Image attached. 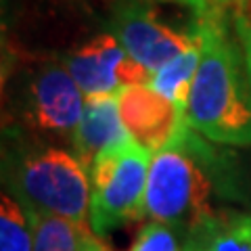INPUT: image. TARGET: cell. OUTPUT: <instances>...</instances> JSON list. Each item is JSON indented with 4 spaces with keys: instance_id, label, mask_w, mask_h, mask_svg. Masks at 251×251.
Instances as JSON below:
<instances>
[{
    "instance_id": "6da1fadb",
    "label": "cell",
    "mask_w": 251,
    "mask_h": 251,
    "mask_svg": "<svg viewBox=\"0 0 251 251\" xmlns=\"http://www.w3.org/2000/svg\"><path fill=\"white\" fill-rule=\"evenodd\" d=\"M201 61L188 97L186 117L203 138L226 147L251 145V82L245 57L226 31L220 11L197 17Z\"/></svg>"
},
{
    "instance_id": "7a4b0ae2",
    "label": "cell",
    "mask_w": 251,
    "mask_h": 251,
    "mask_svg": "<svg viewBox=\"0 0 251 251\" xmlns=\"http://www.w3.org/2000/svg\"><path fill=\"white\" fill-rule=\"evenodd\" d=\"M226 168V161L191 128L182 140L153 155L147 182V216L172 228L191 230L214 214L211 193L218 174Z\"/></svg>"
},
{
    "instance_id": "3957f363",
    "label": "cell",
    "mask_w": 251,
    "mask_h": 251,
    "mask_svg": "<svg viewBox=\"0 0 251 251\" xmlns=\"http://www.w3.org/2000/svg\"><path fill=\"white\" fill-rule=\"evenodd\" d=\"M13 186L23 205L90 226V170L75 153L57 147L23 153L15 163Z\"/></svg>"
},
{
    "instance_id": "277c9868",
    "label": "cell",
    "mask_w": 251,
    "mask_h": 251,
    "mask_svg": "<svg viewBox=\"0 0 251 251\" xmlns=\"http://www.w3.org/2000/svg\"><path fill=\"white\" fill-rule=\"evenodd\" d=\"M153 153L128 138L107 149L90 168V226L103 237L147 216V182Z\"/></svg>"
},
{
    "instance_id": "5b68a950",
    "label": "cell",
    "mask_w": 251,
    "mask_h": 251,
    "mask_svg": "<svg viewBox=\"0 0 251 251\" xmlns=\"http://www.w3.org/2000/svg\"><path fill=\"white\" fill-rule=\"evenodd\" d=\"M84 105V92L63 61H44L29 74L23 92V117L34 130L72 138Z\"/></svg>"
},
{
    "instance_id": "8992f818",
    "label": "cell",
    "mask_w": 251,
    "mask_h": 251,
    "mask_svg": "<svg viewBox=\"0 0 251 251\" xmlns=\"http://www.w3.org/2000/svg\"><path fill=\"white\" fill-rule=\"evenodd\" d=\"M84 97L117 94L126 86L151 84L153 72L128 54L124 44L111 31L90 38L63 57Z\"/></svg>"
},
{
    "instance_id": "52a82bcc",
    "label": "cell",
    "mask_w": 251,
    "mask_h": 251,
    "mask_svg": "<svg viewBox=\"0 0 251 251\" xmlns=\"http://www.w3.org/2000/svg\"><path fill=\"white\" fill-rule=\"evenodd\" d=\"M111 34L117 36L130 57L145 65L149 72H157L178 54L199 44L195 23L188 31L178 29L161 21L151 6L136 0L117 6Z\"/></svg>"
},
{
    "instance_id": "ba28073f",
    "label": "cell",
    "mask_w": 251,
    "mask_h": 251,
    "mask_svg": "<svg viewBox=\"0 0 251 251\" xmlns=\"http://www.w3.org/2000/svg\"><path fill=\"white\" fill-rule=\"evenodd\" d=\"M117 100L128 134L153 155L176 145L191 130L186 111L149 84L126 86L117 92Z\"/></svg>"
},
{
    "instance_id": "9c48e42d",
    "label": "cell",
    "mask_w": 251,
    "mask_h": 251,
    "mask_svg": "<svg viewBox=\"0 0 251 251\" xmlns=\"http://www.w3.org/2000/svg\"><path fill=\"white\" fill-rule=\"evenodd\" d=\"M128 138L130 134L122 122L117 94L86 99L84 115L72 136L75 155L80 157L86 168L90 170L100 153L117 147Z\"/></svg>"
},
{
    "instance_id": "30bf717a",
    "label": "cell",
    "mask_w": 251,
    "mask_h": 251,
    "mask_svg": "<svg viewBox=\"0 0 251 251\" xmlns=\"http://www.w3.org/2000/svg\"><path fill=\"white\" fill-rule=\"evenodd\" d=\"M184 251H251V214L214 211L186 234Z\"/></svg>"
},
{
    "instance_id": "8fae6325",
    "label": "cell",
    "mask_w": 251,
    "mask_h": 251,
    "mask_svg": "<svg viewBox=\"0 0 251 251\" xmlns=\"http://www.w3.org/2000/svg\"><path fill=\"white\" fill-rule=\"evenodd\" d=\"M27 209L34 224V251H109L92 226Z\"/></svg>"
},
{
    "instance_id": "7c38bea8",
    "label": "cell",
    "mask_w": 251,
    "mask_h": 251,
    "mask_svg": "<svg viewBox=\"0 0 251 251\" xmlns=\"http://www.w3.org/2000/svg\"><path fill=\"white\" fill-rule=\"evenodd\" d=\"M199 61H201V40L197 46L178 54L176 59H172L170 63L157 69V72H153L149 86L159 92L161 97L172 100L182 111H186L188 97H191V86L195 80V74H197Z\"/></svg>"
},
{
    "instance_id": "4fadbf2b",
    "label": "cell",
    "mask_w": 251,
    "mask_h": 251,
    "mask_svg": "<svg viewBox=\"0 0 251 251\" xmlns=\"http://www.w3.org/2000/svg\"><path fill=\"white\" fill-rule=\"evenodd\" d=\"M0 251H34L29 209L6 193L0 203Z\"/></svg>"
},
{
    "instance_id": "5bb4252c",
    "label": "cell",
    "mask_w": 251,
    "mask_h": 251,
    "mask_svg": "<svg viewBox=\"0 0 251 251\" xmlns=\"http://www.w3.org/2000/svg\"><path fill=\"white\" fill-rule=\"evenodd\" d=\"M130 251H184V249H180L172 226L151 220L140 228Z\"/></svg>"
},
{
    "instance_id": "9a60e30c",
    "label": "cell",
    "mask_w": 251,
    "mask_h": 251,
    "mask_svg": "<svg viewBox=\"0 0 251 251\" xmlns=\"http://www.w3.org/2000/svg\"><path fill=\"white\" fill-rule=\"evenodd\" d=\"M234 27H237L239 40H241V44H243L245 69H247V75H249V82H251V19H247V17H243V15H239L237 21H234Z\"/></svg>"
},
{
    "instance_id": "2e32d148",
    "label": "cell",
    "mask_w": 251,
    "mask_h": 251,
    "mask_svg": "<svg viewBox=\"0 0 251 251\" xmlns=\"http://www.w3.org/2000/svg\"><path fill=\"white\" fill-rule=\"evenodd\" d=\"M170 2H178V4L186 6V9L195 11L197 17H207V15L220 11V9H216V6L211 4V0H170Z\"/></svg>"
},
{
    "instance_id": "e0dca14e",
    "label": "cell",
    "mask_w": 251,
    "mask_h": 251,
    "mask_svg": "<svg viewBox=\"0 0 251 251\" xmlns=\"http://www.w3.org/2000/svg\"><path fill=\"white\" fill-rule=\"evenodd\" d=\"M237 2H241V0H211V4H214L216 9H220V11H222L224 6H230V4H237Z\"/></svg>"
}]
</instances>
